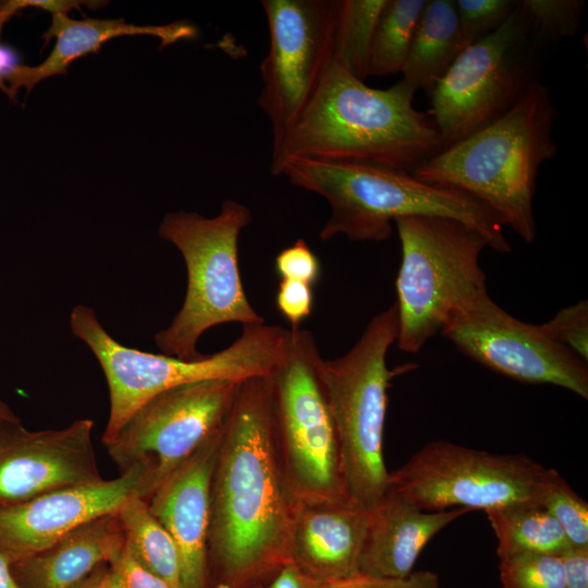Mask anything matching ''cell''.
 <instances>
[{
  "label": "cell",
  "instance_id": "6da1fadb",
  "mask_svg": "<svg viewBox=\"0 0 588 588\" xmlns=\"http://www.w3.org/2000/svg\"><path fill=\"white\" fill-rule=\"evenodd\" d=\"M296 501L275 452L271 375L241 382L210 483V588H269L291 564Z\"/></svg>",
  "mask_w": 588,
  "mask_h": 588
},
{
  "label": "cell",
  "instance_id": "7a4b0ae2",
  "mask_svg": "<svg viewBox=\"0 0 588 588\" xmlns=\"http://www.w3.org/2000/svg\"><path fill=\"white\" fill-rule=\"evenodd\" d=\"M403 79L371 88L332 63L295 124L272 148L270 172L289 159L372 164L412 172L444 144Z\"/></svg>",
  "mask_w": 588,
  "mask_h": 588
},
{
  "label": "cell",
  "instance_id": "3957f363",
  "mask_svg": "<svg viewBox=\"0 0 588 588\" xmlns=\"http://www.w3.org/2000/svg\"><path fill=\"white\" fill-rule=\"evenodd\" d=\"M558 108L537 82L502 118L443 148L411 172L471 195L497 211L526 243L536 237L534 196L540 167L558 154Z\"/></svg>",
  "mask_w": 588,
  "mask_h": 588
},
{
  "label": "cell",
  "instance_id": "277c9868",
  "mask_svg": "<svg viewBox=\"0 0 588 588\" xmlns=\"http://www.w3.org/2000/svg\"><path fill=\"white\" fill-rule=\"evenodd\" d=\"M273 175H285L303 189L323 197L331 215L319 232L322 241L343 235L352 242H383L394 221L409 216H439L478 230L488 246L511 252L505 220L471 195L432 185L405 170L311 159H289Z\"/></svg>",
  "mask_w": 588,
  "mask_h": 588
},
{
  "label": "cell",
  "instance_id": "5b68a950",
  "mask_svg": "<svg viewBox=\"0 0 588 588\" xmlns=\"http://www.w3.org/2000/svg\"><path fill=\"white\" fill-rule=\"evenodd\" d=\"M243 327L226 348L189 362L125 346L107 332L93 308L76 305L70 314L71 331L97 358L109 389L102 443L111 441L142 405L163 391L204 380L243 382L271 375L285 355L290 330L265 323Z\"/></svg>",
  "mask_w": 588,
  "mask_h": 588
},
{
  "label": "cell",
  "instance_id": "8992f818",
  "mask_svg": "<svg viewBox=\"0 0 588 588\" xmlns=\"http://www.w3.org/2000/svg\"><path fill=\"white\" fill-rule=\"evenodd\" d=\"M394 225L402 249L395 342L414 354L488 294L479 265L488 242L475 228L448 217L409 216Z\"/></svg>",
  "mask_w": 588,
  "mask_h": 588
},
{
  "label": "cell",
  "instance_id": "52a82bcc",
  "mask_svg": "<svg viewBox=\"0 0 588 588\" xmlns=\"http://www.w3.org/2000/svg\"><path fill=\"white\" fill-rule=\"evenodd\" d=\"M250 221V210L233 199L223 201L212 218L184 210L163 217L159 236L177 248L187 273L182 307L155 335L163 354L198 360L205 356L197 350L198 341L210 328L265 323L245 294L238 269V237Z\"/></svg>",
  "mask_w": 588,
  "mask_h": 588
},
{
  "label": "cell",
  "instance_id": "ba28073f",
  "mask_svg": "<svg viewBox=\"0 0 588 588\" xmlns=\"http://www.w3.org/2000/svg\"><path fill=\"white\" fill-rule=\"evenodd\" d=\"M396 304L375 316L344 355L318 362L332 415L345 488L370 513L389 489L383 456L388 389L393 372L387 354L396 341Z\"/></svg>",
  "mask_w": 588,
  "mask_h": 588
},
{
  "label": "cell",
  "instance_id": "9c48e42d",
  "mask_svg": "<svg viewBox=\"0 0 588 588\" xmlns=\"http://www.w3.org/2000/svg\"><path fill=\"white\" fill-rule=\"evenodd\" d=\"M320 357L309 331L290 330L285 355L271 373L275 452L296 502L350 499Z\"/></svg>",
  "mask_w": 588,
  "mask_h": 588
},
{
  "label": "cell",
  "instance_id": "30bf717a",
  "mask_svg": "<svg viewBox=\"0 0 588 588\" xmlns=\"http://www.w3.org/2000/svg\"><path fill=\"white\" fill-rule=\"evenodd\" d=\"M540 45L518 1L497 30L464 48L429 95L444 148L502 118L539 82Z\"/></svg>",
  "mask_w": 588,
  "mask_h": 588
},
{
  "label": "cell",
  "instance_id": "8fae6325",
  "mask_svg": "<svg viewBox=\"0 0 588 588\" xmlns=\"http://www.w3.org/2000/svg\"><path fill=\"white\" fill-rule=\"evenodd\" d=\"M241 382L204 380L163 391L142 405L105 444L120 474L142 475L148 498L224 421Z\"/></svg>",
  "mask_w": 588,
  "mask_h": 588
},
{
  "label": "cell",
  "instance_id": "7c38bea8",
  "mask_svg": "<svg viewBox=\"0 0 588 588\" xmlns=\"http://www.w3.org/2000/svg\"><path fill=\"white\" fill-rule=\"evenodd\" d=\"M546 470L524 454H493L433 441L390 473L389 486L424 511L487 512L537 502Z\"/></svg>",
  "mask_w": 588,
  "mask_h": 588
},
{
  "label": "cell",
  "instance_id": "4fadbf2b",
  "mask_svg": "<svg viewBox=\"0 0 588 588\" xmlns=\"http://www.w3.org/2000/svg\"><path fill=\"white\" fill-rule=\"evenodd\" d=\"M269 50L260 63L258 105L272 148L295 124L333 63L339 0H262Z\"/></svg>",
  "mask_w": 588,
  "mask_h": 588
},
{
  "label": "cell",
  "instance_id": "5bb4252c",
  "mask_svg": "<svg viewBox=\"0 0 588 588\" xmlns=\"http://www.w3.org/2000/svg\"><path fill=\"white\" fill-rule=\"evenodd\" d=\"M486 368L528 384H554L588 399L586 363L551 340L540 326L523 322L479 298L440 332Z\"/></svg>",
  "mask_w": 588,
  "mask_h": 588
},
{
  "label": "cell",
  "instance_id": "9a60e30c",
  "mask_svg": "<svg viewBox=\"0 0 588 588\" xmlns=\"http://www.w3.org/2000/svg\"><path fill=\"white\" fill-rule=\"evenodd\" d=\"M93 430L91 419L30 431L15 416L0 417V505L102 479Z\"/></svg>",
  "mask_w": 588,
  "mask_h": 588
},
{
  "label": "cell",
  "instance_id": "2e32d148",
  "mask_svg": "<svg viewBox=\"0 0 588 588\" xmlns=\"http://www.w3.org/2000/svg\"><path fill=\"white\" fill-rule=\"evenodd\" d=\"M142 486V475L130 470L0 505V552L10 563L40 552L81 525L118 511L130 497H140Z\"/></svg>",
  "mask_w": 588,
  "mask_h": 588
},
{
  "label": "cell",
  "instance_id": "e0dca14e",
  "mask_svg": "<svg viewBox=\"0 0 588 588\" xmlns=\"http://www.w3.org/2000/svg\"><path fill=\"white\" fill-rule=\"evenodd\" d=\"M219 430L220 428L147 500L150 512L168 530L177 547L182 588H210V483Z\"/></svg>",
  "mask_w": 588,
  "mask_h": 588
},
{
  "label": "cell",
  "instance_id": "ac0fdd59",
  "mask_svg": "<svg viewBox=\"0 0 588 588\" xmlns=\"http://www.w3.org/2000/svg\"><path fill=\"white\" fill-rule=\"evenodd\" d=\"M369 513L351 499L298 501L291 538V563L327 583L354 577L368 531Z\"/></svg>",
  "mask_w": 588,
  "mask_h": 588
},
{
  "label": "cell",
  "instance_id": "d6986e66",
  "mask_svg": "<svg viewBox=\"0 0 588 588\" xmlns=\"http://www.w3.org/2000/svg\"><path fill=\"white\" fill-rule=\"evenodd\" d=\"M470 512L467 509L424 511L389 486L369 513L359 572L381 578H405L426 544L445 526Z\"/></svg>",
  "mask_w": 588,
  "mask_h": 588
},
{
  "label": "cell",
  "instance_id": "ffe728a7",
  "mask_svg": "<svg viewBox=\"0 0 588 588\" xmlns=\"http://www.w3.org/2000/svg\"><path fill=\"white\" fill-rule=\"evenodd\" d=\"M149 35L160 39V49L180 40L197 37V27L188 21H175L164 25H135L124 19L73 20L68 14H52L51 25L42 34V49L56 38L49 56L35 66L21 64L8 78L11 101L25 87L27 94L39 82L56 75L68 74V68L78 58L97 53L105 42L120 36Z\"/></svg>",
  "mask_w": 588,
  "mask_h": 588
},
{
  "label": "cell",
  "instance_id": "44dd1931",
  "mask_svg": "<svg viewBox=\"0 0 588 588\" xmlns=\"http://www.w3.org/2000/svg\"><path fill=\"white\" fill-rule=\"evenodd\" d=\"M117 511L75 528L45 550L10 563L20 588H76L124 549Z\"/></svg>",
  "mask_w": 588,
  "mask_h": 588
},
{
  "label": "cell",
  "instance_id": "7402d4cb",
  "mask_svg": "<svg viewBox=\"0 0 588 588\" xmlns=\"http://www.w3.org/2000/svg\"><path fill=\"white\" fill-rule=\"evenodd\" d=\"M466 48L453 0H428L416 27L403 81L428 95Z\"/></svg>",
  "mask_w": 588,
  "mask_h": 588
},
{
  "label": "cell",
  "instance_id": "603a6c76",
  "mask_svg": "<svg viewBox=\"0 0 588 588\" xmlns=\"http://www.w3.org/2000/svg\"><path fill=\"white\" fill-rule=\"evenodd\" d=\"M498 540V556L513 553L561 555L571 548L558 522L537 502L485 512Z\"/></svg>",
  "mask_w": 588,
  "mask_h": 588
},
{
  "label": "cell",
  "instance_id": "cb8c5ba5",
  "mask_svg": "<svg viewBox=\"0 0 588 588\" xmlns=\"http://www.w3.org/2000/svg\"><path fill=\"white\" fill-rule=\"evenodd\" d=\"M125 549L144 567L173 588H182L181 559L168 530L152 515L146 500L135 494L117 511Z\"/></svg>",
  "mask_w": 588,
  "mask_h": 588
},
{
  "label": "cell",
  "instance_id": "d4e9b609",
  "mask_svg": "<svg viewBox=\"0 0 588 588\" xmlns=\"http://www.w3.org/2000/svg\"><path fill=\"white\" fill-rule=\"evenodd\" d=\"M428 0H387L371 41L368 76L402 73Z\"/></svg>",
  "mask_w": 588,
  "mask_h": 588
},
{
  "label": "cell",
  "instance_id": "484cf974",
  "mask_svg": "<svg viewBox=\"0 0 588 588\" xmlns=\"http://www.w3.org/2000/svg\"><path fill=\"white\" fill-rule=\"evenodd\" d=\"M387 0H339L333 63L356 78L368 77L372 37Z\"/></svg>",
  "mask_w": 588,
  "mask_h": 588
},
{
  "label": "cell",
  "instance_id": "4316f807",
  "mask_svg": "<svg viewBox=\"0 0 588 588\" xmlns=\"http://www.w3.org/2000/svg\"><path fill=\"white\" fill-rule=\"evenodd\" d=\"M561 526L571 548H588V503L554 468H547L537 499Z\"/></svg>",
  "mask_w": 588,
  "mask_h": 588
},
{
  "label": "cell",
  "instance_id": "83f0119b",
  "mask_svg": "<svg viewBox=\"0 0 588 588\" xmlns=\"http://www.w3.org/2000/svg\"><path fill=\"white\" fill-rule=\"evenodd\" d=\"M498 559L503 588H566L559 555L513 553Z\"/></svg>",
  "mask_w": 588,
  "mask_h": 588
},
{
  "label": "cell",
  "instance_id": "f1b7e54d",
  "mask_svg": "<svg viewBox=\"0 0 588 588\" xmlns=\"http://www.w3.org/2000/svg\"><path fill=\"white\" fill-rule=\"evenodd\" d=\"M585 5L584 0L519 1V9L540 44L555 42L575 35Z\"/></svg>",
  "mask_w": 588,
  "mask_h": 588
},
{
  "label": "cell",
  "instance_id": "f546056e",
  "mask_svg": "<svg viewBox=\"0 0 588 588\" xmlns=\"http://www.w3.org/2000/svg\"><path fill=\"white\" fill-rule=\"evenodd\" d=\"M514 0H454L465 46L497 30L516 9Z\"/></svg>",
  "mask_w": 588,
  "mask_h": 588
},
{
  "label": "cell",
  "instance_id": "4dcf8cb0",
  "mask_svg": "<svg viewBox=\"0 0 588 588\" xmlns=\"http://www.w3.org/2000/svg\"><path fill=\"white\" fill-rule=\"evenodd\" d=\"M87 581L91 588H173L138 563L125 546L111 563L95 571Z\"/></svg>",
  "mask_w": 588,
  "mask_h": 588
},
{
  "label": "cell",
  "instance_id": "1f68e13d",
  "mask_svg": "<svg viewBox=\"0 0 588 588\" xmlns=\"http://www.w3.org/2000/svg\"><path fill=\"white\" fill-rule=\"evenodd\" d=\"M541 330L551 340L564 345L587 363L588 359V302L558 311L554 317L540 324Z\"/></svg>",
  "mask_w": 588,
  "mask_h": 588
},
{
  "label": "cell",
  "instance_id": "d6a6232c",
  "mask_svg": "<svg viewBox=\"0 0 588 588\" xmlns=\"http://www.w3.org/2000/svg\"><path fill=\"white\" fill-rule=\"evenodd\" d=\"M274 270L281 280H294L315 286L321 275V265L304 238L283 248L274 259Z\"/></svg>",
  "mask_w": 588,
  "mask_h": 588
},
{
  "label": "cell",
  "instance_id": "836d02e7",
  "mask_svg": "<svg viewBox=\"0 0 588 588\" xmlns=\"http://www.w3.org/2000/svg\"><path fill=\"white\" fill-rule=\"evenodd\" d=\"M275 305L280 314L290 322V330H297L313 313V286L299 281L281 280L275 295Z\"/></svg>",
  "mask_w": 588,
  "mask_h": 588
},
{
  "label": "cell",
  "instance_id": "e575fe53",
  "mask_svg": "<svg viewBox=\"0 0 588 588\" xmlns=\"http://www.w3.org/2000/svg\"><path fill=\"white\" fill-rule=\"evenodd\" d=\"M331 588H442L439 577L430 571L413 572L405 578H381L358 574L332 584Z\"/></svg>",
  "mask_w": 588,
  "mask_h": 588
},
{
  "label": "cell",
  "instance_id": "d590c367",
  "mask_svg": "<svg viewBox=\"0 0 588 588\" xmlns=\"http://www.w3.org/2000/svg\"><path fill=\"white\" fill-rule=\"evenodd\" d=\"M108 1H79V0H5L0 1V40L4 24L20 11L34 8L48 11L52 14H68L72 10L81 11L82 5L89 9H99Z\"/></svg>",
  "mask_w": 588,
  "mask_h": 588
},
{
  "label": "cell",
  "instance_id": "8d00e7d4",
  "mask_svg": "<svg viewBox=\"0 0 588 588\" xmlns=\"http://www.w3.org/2000/svg\"><path fill=\"white\" fill-rule=\"evenodd\" d=\"M566 588H588V548H569L560 555Z\"/></svg>",
  "mask_w": 588,
  "mask_h": 588
},
{
  "label": "cell",
  "instance_id": "74e56055",
  "mask_svg": "<svg viewBox=\"0 0 588 588\" xmlns=\"http://www.w3.org/2000/svg\"><path fill=\"white\" fill-rule=\"evenodd\" d=\"M332 584L315 579L291 563L279 573L269 588H331Z\"/></svg>",
  "mask_w": 588,
  "mask_h": 588
},
{
  "label": "cell",
  "instance_id": "f35d334b",
  "mask_svg": "<svg viewBox=\"0 0 588 588\" xmlns=\"http://www.w3.org/2000/svg\"><path fill=\"white\" fill-rule=\"evenodd\" d=\"M21 65V56L12 47L0 40V89L9 97V86L5 84L13 71Z\"/></svg>",
  "mask_w": 588,
  "mask_h": 588
},
{
  "label": "cell",
  "instance_id": "ab89813d",
  "mask_svg": "<svg viewBox=\"0 0 588 588\" xmlns=\"http://www.w3.org/2000/svg\"><path fill=\"white\" fill-rule=\"evenodd\" d=\"M0 588H20L8 559L0 552Z\"/></svg>",
  "mask_w": 588,
  "mask_h": 588
},
{
  "label": "cell",
  "instance_id": "60d3db41",
  "mask_svg": "<svg viewBox=\"0 0 588 588\" xmlns=\"http://www.w3.org/2000/svg\"><path fill=\"white\" fill-rule=\"evenodd\" d=\"M0 417H2V418L14 417V414L11 412V409L1 400H0Z\"/></svg>",
  "mask_w": 588,
  "mask_h": 588
},
{
  "label": "cell",
  "instance_id": "b9f144b4",
  "mask_svg": "<svg viewBox=\"0 0 588 588\" xmlns=\"http://www.w3.org/2000/svg\"><path fill=\"white\" fill-rule=\"evenodd\" d=\"M76 588H91V587H90V585L88 584V581L86 579L79 586H77Z\"/></svg>",
  "mask_w": 588,
  "mask_h": 588
}]
</instances>
